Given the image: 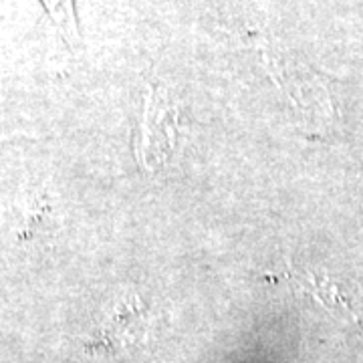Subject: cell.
<instances>
[{
  "label": "cell",
  "mask_w": 363,
  "mask_h": 363,
  "mask_svg": "<svg viewBox=\"0 0 363 363\" xmlns=\"http://www.w3.org/2000/svg\"><path fill=\"white\" fill-rule=\"evenodd\" d=\"M174 109L162 91H152L150 97L145 99L140 138L135 147L143 168L147 172L160 168L169 150L174 147Z\"/></svg>",
  "instance_id": "cell-1"
},
{
  "label": "cell",
  "mask_w": 363,
  "mask_h": 363,
  "mask_svg": "<svg viewBox=\"0 0 363 363\" xmlns=\"http://www.w3.org/2000/svg\"><path fill=\"white\" fill-rule=\"evenodd\" d=\"M45 11L51 16L52 25L61 33V37L71 49L81 47V33H79L77 14H75V0H40Z\"/></svg>",
  "instance_id": "cell-2"
}]
</instances>
